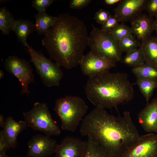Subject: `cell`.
Returning <instances> with one entry per match:
<instances>
[{
    "label": "cell",
    "mask_w": 157,
    "mask_h": 157,
    "mask_svg": "<svg viewBox=\"0 0 157 157\" xmlns=\"http://www.w3.org/2000/svg\"><path fill=\"white\" fill-rule=\"evenodd\" d=\"M58 144L50 136L38 134L28 141V157H48L55 154Z\"/></svg>",
    "instance_id": "30bf717a"
},
{
    "label": "cell",
    "mask_w": 157,
    "mask_h": 157,
    "mask_svg": "<svg viewBox=\"0 0 157 157\" xmlns=\"http://www.w3.org/2000/svg\"><path fill=\"white\" fill-rule=\"evenodd\" d=\"M27 127L51 136L60 134L61 130L53 120L47 104L36 102L29 111L23 113Z\"/></svg>",
    "instance_id": "8992f818"
},
{
    "label": "cell",
    "mask_w": 157,
    "mask_h": 157,
    "mask_svg": "<svg viewBox=\"0 0 157 157\" xmlns=\"http://www.w3.org/2000/svg\"><path fill=\"white\" fill-rule=\"evenodd\" d=\"M88 100L96 107L117 108L133 99L134 91L128 74L106 71L88 78L85 86Z\"/></svg>",
    "instance_id": "3957f363"
},
{
    "label": "cell",
    "mask_w": 157,
    "mask_h": 157,
    "mask_svg": "<svg viewBox=\"0 0 157 157\" xmlns=\"http://www.w3.org/2000/svg\"><path fill=\"white\" fill-rule=\"evenodd\" d=\"M88 45L91 51L107 60L116 63L122 59L118 41L109 32L103 31L93 24L89 35Z\"/></svg>",
    "instance_id": "5b68a950"
},
{
    "label": "cell",
    "mask_w": 157,
    "mask_h": 157,
    "mask_svg": "<svg viewBox=\"0 0 157 157\" xmlns=\"http://www.w3.org/2000/svg\"><path fill=\"white\" fill-rule=\"evenodd\" d=\"M79 65L83 73L90 78L109 71L116 66V63L107 60L90 50L84 55Z\"/></svg>",
    "instance_id": "9c48e42d"
},
{
    "label": "cell",
    "mask_w": 157,
    "mask_h": 157,
    "mask_svg": "<svg viewBox=\"0 0 157 157\" xmlns=\"http://www.w3.org/2000/svg\"><path fill=\"white\" fill-rule=\"evenodd\" d=\"M80 131L82 136L98 144L106 157H120L140 137L129 111L115 116L100 107H96L84 117Z\"/></svg>",
    "instance_id": "6da1fadb"
},
{
    "label": "cell",
    "mask_w": 157,
    "mask_h": 157,
    "mask_svg": "<svg viewBox=\"0 0 157 157\" xmlns=\"http://www.w3.org/2000/svg\"><path fill=\"white\" fill-rule=\"evenodd\" d=\"M121 0H105V3L108 5H112L116 3H119Z\"/></svg>",
    "instance_id": "d6a6232c"
},
{
    "label": "cell",
    "mask_w": 157,
    "mask_h": 157,
    "mask_svg": "<svg viewBox=\"0 0 157 157\" xmlns=\"http://www.w3.org/2000/svg\"><path fill=\"white\" fill-rule=\"evenodd\" d=\"M4 66L6 71L20 82L22 86L21 95L24 94H29L31 93L28 90L29 85L34 82L35 80L29 62L17 56H10L6 59Z\"/></svg>",
    "instance_id": "ba28073f"
},
{
    "label": "cell",
    "mask_w": 157,
    "mask_h": 157,
    "mask_svg": "<svg viewBox=\"0 0 157 157\" xmlns=\"http://www.w3.org/2000/svg\"><path fill=\"white\" fill-rule=\"evenodd\" d=\"M55 1L54 0H33L31 2L32 5L38 13L45 12L47 8Z\"/></svg>",
    "instance_id": "4316f807"
},
{
    "label": "cell",
    "mask_w": 157,
    "mask_h": 157,
    "mask_svg": "<svg viewBox=\"0 0 157 157\" xmlns=\"http://www.w3.org/2000/svg\"><path fill=\"white\" fill-rule=\"evenodd\" d=\"M138 117L139 124L145 131L157 133V97L146 104Z\"/></svg>",
    "instance_id": "9a60e30c"
},
{
    "label": "cell",
    "mask_w": 157,
    "mask_h": 157,
    "mask_svg": "<svg viewBox=\"0 0 157 157\" xmlns=\"http://www.w3.org/2000/svg\"><path fill=\"white\" fill-rule=\"evenodd\" d=\"M5 120L4 119V117L3 115L2 114L0 115V127L3 128L5 124Z\"/></svg>",
    "instance_id": "836d02e7"
},
{
    "label": "cell",
    "mask_w": 157,
    "mask_h": 157,
    "mask_svg": "<svg viewBox=\"0 0 157 157\" xmlns=\"http://www.w3.org/2000/svg\"><path fill=\"white\" fill-rule=\"evenodd\" d=\"M9 149L3 136L0 132V152L6 153L8 149Z\"/></svg>",
    "instance_id": "1f68e13d"
},
{
    "label": "cell",
    "mask_w": 157,
    "mask_h": 157,
    "mask_svg": "<svg viewBox=\"0 0 157 157\" xmlns=\"http://www.w3.org/2000/svg\"><path fill=\"white\" fill-rule=\"evenodd\" d=\"M44 35L42 44L50 59L67 69L79 65L89 36L82 20L69 13L60 14Z\"/></svg>",
    "instance_id": "7a4b0ae2"
},
{
    "label": "cell",
    "mask_w": 157,
    "mask_h": 157,
    "mask_svg": "<svg viewBox=\"0 0 157 157\" xmlns=\"http://www.w3.org/2000/svg\"><path fill=\"white\" fill-rule=\"evenodd\" d=\"M120 157H157V134L140 136L137 143Z\"/></svg>",
    "instance_id": "8fae6325"
},
{
    "label": "cell",
    "mask_w": 157,
    "mask_h": 157,
    "mask_svg": "<svg viewBox=\"0 0 157 157\" xmlns=\"http://www.w3.org/2000/svg\"><path fill=\"white\" fill-rule=\"evenodd\" d=\"M145 63L157 67V35L151 36L141 43Z\"/></svg>",
    "instance_id": "ac0fdd59"
},
{
    "label": "cell",
    "mask_w": 157,
    "mask_h": 157,
    "mask_svg": "<svg viewBox=\"0 0 157 157\" xmlns=\"http://www.w3.org/2000/svg\"><path fill=\"white\" fill-rule=\"evenodd\" d=\"M122 60L125 65L133 68L140 66L145 63L144 54L140 47L126 53Z\"/></svg>",
    "instance_id": "44dd1931"
},
{
    "label": "cell",
    "mask_w": 157,
    "mask_h": 157,
    "mask_svg": "<svg viewBox=\"0 0 157 157\" xmlns=\"http://www.w3.org/2000/svg\"><path fill=\"white\" fill-rule=\"evenodd\" d=\"M119 47L122 52L126 53L140 47L141 43L131 34L118 41Z\"/></svg>",
    "instance_id": "d4e9b609"
},
{
    "label": "cell",
    "mask_w": 157,
    "mask_h": 157,
    "mask_svg": "<svg viewBox=\"0 0 157 157\" xmlns=\"http://www.w3.org/2000/svg\"><path fill=\"white\" fill-rule=\"evenodd\" d=\"M0 157H8L6 153L0 152Z\"/></svg>",
    "instance_id": "8d00e7d4"
},
{
    "label": "cell",
    "mask_w": 157,
    "mask_h": 157,
    "mask_svg": "<svg viewBox=\"0 0 157 157\" xmlns=\"http://www.w3.org/2000/svg\"><path fill=\"white\" fill-rule=\"evenodd\" d=\"M144 9L151 17H157V0H147Z\"/></svg>",
    "instance_id": "f546056e"
},
{
    "label": "cell",
    "mask_w": 157,
    "mask_h": 157,
    "mask_svg": "<svg viewBox=\"0 0 157 157\" xmlns=\"http://www.w3.org/2000/svg\"><path fill=\"white\" fill-rule=\"evenodd\" d=\"M15 21L12 13L6 7L0 8V30L3 34H9Z\"/></svg>",
    "instance_id": "7402d4cb"
},
{
    "label": "cell",
    "mask_w": 157,
    "mask_h": 157,
    "mask_svg": "<svg viewBox=\"0 0 157 157\" xmlns=\"http://www.w3.org/2000/svg\"><path fill=\"white\" fill-rule=\"evenodd\" d=\"M154 20L145 14H139L131 20L132 33L142 42L151 36L154 31Z\"/></svg>",
    "instance_id": "5bb4252c"
},
{
    "label": "cell",
    "mask_w": 157,
    "mask_h": 157,
    "mask_svg": "<svg viewBox=\"0 0 157 157\" xmlns=\"http://www.w3.org/2000/svg\"><path fill=\"white\" fill-rule=\"evenodd\" d=\"M27 50L30 56V62L33 63L44 85L48 87L59 86L63 76L60 66L32 46L27 47Z\"/></svg>",
    "instance_id": "52a82bcc"
},
{
    "label": "cell",
    "mask_w": 157,
    "mask_h": 157,
    "mask_svg": "<svg viewBox=\"0 0 157 157\" xmlns=\"http://www.w3.org/2000/svg\"><path fill=\"white\" fill-rule=\"evenodd\" d=\"M117 19L114 16L112 15L102 25L101 30L105 32H109L119 23Z\"/></svg>",
    "instance_id": "f1b7e54d"
},
{
    "label": "cell",
    "mask_w": 157,
    "mask_h": 157,
    "mask_svg": "<svg viewBox=\"0 0 157 157\" xmlns=\"http://www.w3.org/2000/svg\"><path fill=\"white\" fill-rule=\"evenodd\" d=\"M88 109L83 99L73 96H67L56 99L53 108L60 119L62 129L72 132L76 130Z\"/></svg>",
    "instance_id": "277c9868"
},
{
    "label": "cell",
    "mask_w": 157,
    "mask_h": 157,
    "mask_svg": "<svg viewBox=\"0 0 157 157\" xmlns=\"http://www.w3.org/2000/svg\"><path fill=\"white\" fill-rule=\"evenodd\" d=\"M85 146V141L66 137L58 144L54 157H83Z\"/></svg>",
    "instance_id": "4fadbf2b"
},
{
    "label": "cell",
    "mask_w": 157,
    "mask_h": 157,
    "mask_svg": "<svg viewBox=\"0 0 157 157\" xmlns=\"http://www.w3.org/2000/svg\"><path fill=\"white\" fill-rule=\"evenodd\" d=\"M4 76V73L3 71L0 70V79H2Z\"/></svg>",
    "instance_id": "d590c367"
},
{
    "label": "cell",
    "mask_w": 157,
    "mask_h": 157,
    "mask_svg": "<svg viewBox=\"0 0 157 157\" xmlns=\"http://www.w3.org/2000/svg\"><path fill=\"white\" fill-rule=\"evenodd\" d=\"M131 72L136 79L157 80V67L145 63L133 68Z\"/></svg>",
    "instance_id": "ffe728a7"
},
{
    "label": "cell",
    "mask_w": 157,
    "mask_h": 157,
    "mask_svg": "<svg viewBox=\"0 0 157 157\" xmlns=\"http://www.w3.org/2000/svg\"><path fill=\"white\" fill-rule=\"evenodd\" d=\"M111 15L109 12L101 8L95 13L94 19L97 23L102 25Z\"/></svg>",
    "instance_id": "83f0119b"
},
{
    "label": "cell",
    "mask_w": 157,
    "mask_h": 157,
    "mask_svg": "<svg viewBox=\"0 0 157 157\" xmlns=\"http://www.w3.org/2000/svg\"><path fill=\"white\" fill-rule=\"evenodd\" d=\"M85 141L83 157H106L99 145L89 137Z\"/></svg>",
    "instance_id": "cb8c5ba5"
},
{
    "label": "cell",
    "mask_w": 157,
    "mask_h": 157,
    "mask_svg": "<svg viewBox=\"0 0 157 157\" xmlns=\"http://www.w3.org/2000/svg\"><path fill=\"white\" fill-rule=\"evenodd\" d=\"M91 0H71L69 5L71 8L80 9L85 7L91 2Z\"/></svg>",
    "instance_id": "4dcf8cb0"
},
{
    "label": "cell",
    "mask_w": 157,
    "mask_h": 157,
    "mask_svg": "<svg viewBox=\"0 0 157 157\" xmlns=\"http://www.w3.org/2000/svg\"><path fill=\"white\" fill-rule=\"evenodd\" d=\"M109 32L118 41L133 34L131 28L123 23L118 24Z\"/></svg>",
    "instance_id": "484cf974"
},
{
    "label": "cell",
    "mask_w": 157,
    "mask_h": 157,
    "mask_svg": "<svg viewBox=\"0 0 157 157\" xmlns=\"http://www.w3.org/2000/svg\"><path fill=\"white\" fill-rule=\"evenodd\" d=\"M153 27L154 31H155L157 35V16L155 17V19L154 20Z\"/></svg>",
    "instance_id": "e575fe53"
},
{
    "label": "cell",
    "mask_w": 157,
    "mask_h": 157,
    "mask_svg": "<svg viewBox=\"0 0 157 157\" xmlns=\"http://www.w3.org/2000/svg\"><path fill=\"white\" fill-rule=\"evenodd\" d=\"M35 23L34 31L39 35H44L53 26L56 20L57 16L50 15L46 12L38 13L34 16Z\"/></svg>",
    "instance_id": "d6986e66"
},
{
    "label": "cell",
    "mask_w": 157,
    "mask_h": 157,
    "mask_svg": "<svg viewBox=\"0 0 157 157\" xmlns=\"http://www.w3.org/2000/svg\"><path fill=\"white\" fill-rule=\"evenodd\" d=\"M34 30V24L28 19L22 18L16 20L12 29L19 41L27 48L30 46L27 42V38Z\"/></svg>",
    "instance_id": "e0dca14e"
},
{
    "label": "cell",
    "mask_w": 157,
    "mask_h": 157,
    "mask_svg": "<svg viewBox=\"0 0 157 157\" xmlns=\"http://www.w3.org/2000/svg\"><path fill=\"white\" fill-rule=\"evenodd\" d=\"M136 79V83L148 104L154 90L157 88V80Z\"/></svg>",
    "instance_id": "603a6c76"
},
{
    "label": "cell",
    "mask_w": 157,
    "mask_h": 157,
    "mask_svg": "<svg viewBox=\"0 0 157 157\" xmlns=\"http://www.w3.org/2000/svg\"><path fill=\"white\" fill-rule=\"evenodd\" d=\"M27 127L24 121H17L10 116L6 118L3 129L0 132L2 133L9 149L16 147L18 135Z\"/></svg>",
    "instance_id": "2e32d148"
},
{
    "label": "cell",
    "mask_w": 157,
    "mask_h": 157,
    "mask_svg": "<svg viewBox=\"0 0 157 157\" xmlns=\"http://www.w3.org/2000/svg\"><path fill=\"white\" fill-rule=\"evenodd\" d=\"M147 0H123L119 3L114 16L122 23L131 20L140 14L144 7Z\"/></svg>",
    "instance_id": "7c38bea8"
}]
</instances>
